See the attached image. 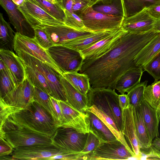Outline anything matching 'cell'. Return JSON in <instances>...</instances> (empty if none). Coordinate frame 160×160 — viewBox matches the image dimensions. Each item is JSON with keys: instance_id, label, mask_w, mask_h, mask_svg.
<instances>
[{"instance_id": "cell-1", "label": "cell", "mask_w": 160, "mask_h": 160, "mask_svg": "<svg viewBox=\"0 0 160 160\" xmlns=\"http://www.w3.org/2000/svg\"><path fill=\"white\" fill-rule=\"evenodd\" d=\"M159 33L152 30L139 34L128 33L102 55L84 59L79 73L88 77L92 88L115 90L122 76L136 66L134 61L135 56Z\"/></svg>"}, {"instance_id": "cell-2", "label": "cell", "mask_w": 160, "mask_h": 160, "mask_svg": "<svg viewBox=\"0 0 160 160\" xmlns=\"http://www.w3.org/2000/svg\"><path fill=\"white\" fill-rule=\"evenodd\" d=\"M4 104L8 112L5 124L28 129L50 137L58 128L51 114L34 101L23 108Z\"/></svg>"}, {"instance_id": "cell-3", "label": "cell", "mask_w": 160, "mask_h": 160, "mask_svg": "<svg viewBox=\"0 0 160 160\" xmlns=\"http://www.w3.org/2000/svg\"><path fill=\"white\" fill-rule=\"evenodd\" d=\"M89 106L94 105L111 118L119 130L123 129L122 110L119 104L118 94L115 89L91 88L88 94Z\"/></svg>"}, {"instance_id": "cell-4", "label": "cell", "mask_w": 160, "mask_h": 160, "mask_svg": "<svg viewBox=\"0 0 160 160\" xmlns=\"http://www.w3.org/2000/svg\"><path fill=\"white\" fill-rule=\"evenodd\" d=\"M15 51L24 64L36 68L43 75L50 88L51 96L66 102L64 89L60 81L61 75L47 64L28 53L21 50Z\"/></svg>"}, {"instance_id": "cell-5", "label": "cell", "mask_w": 160, "mask_h": 160, "mask_svg": "<svg viewBox=\"0 0 160 160\" xmlns=\"http://www.w3.org/2000/svg\"><path fill=\"white\" fill-rule=\"evenodd\" d=\"M77 14L82 19L86 28L94 32L118 29L122 27L124 18L123 16L110 15L98 12L92 6H89Z\"/></svg>"}, {"instance_id": "cell-6", "label": "cell", "mask_w": 160, "mask_h": 160, "mask_svg": "<svg viewBox=\"0 0 160 160\" xmlns=\"http://www.w3.org/2000/svg\"><path fill=\"white\" fill-rule=\"evenodd\" d=\"M0 130L4 131L3 139L14 149L20 146L52 143L51 137L26 128L4 123Z\"/></svg>"}, {"instance_id": "cell-7", "label": "cell", "mask_w": 160, "mask_h": 160, "mask_svg": "<svg viewBox=\"0 0 160 160\" xmlns=\"http://www.w3.org/2000/svg\"><path fill=\"white\" fill-rule=\"evenodd\" d=\"M88 133L79 132L72 128L61 127L57 128L51 138L52 143L64 153H76L83 149Z\"/></svg>"}, {"instance_id": "cell-8", "label": "cell", "mask_w": 160, "mask_h": 160, "mask_svg": "<svg viewBox=\"0 0 160 160\" xmlns=\"http://www.w3.org/2000/svg\"><path fill=\"white\" fill-rule=\"evenodd\" d=\"M47 50L63 73L80 70L84 58L80 51L62 45H54Z\"/></svg>"}, {"instance_id": "cell-9", "label": "cell", "mask_w": 160, "mask_h": 160, "mask_svg": "<svg viewBox=\"0 0 160 160\" xmlns=\"http://www.w3.org/2000/svg\"><path fill=\"white\" fill-rule=\"evenodd\" d=\"M17 8L33 29L65 24L46 12L33 0H25L24 3L18 6Z\"/></svg>"}, {"instance_id": "cell-10", "label": "cell", "mask_w": 160, "mask_h": 160, "mask_svg": "<svg viewBox=\"0 0 160 160\" xmlns=\"http://www.w3.org/2000/svg\"><path fill=\"white\" fill-rule=\"evenodd\" d=\"M132 158H137L134 153L117 139L101 142L93 151L85 156L84 160H124Z\"/></svg>"}, {"instance_id": "cell-11", "label": "cell", "mask_w": 160, "mask_h": 160, "mask_svg": "<svg viewBox=\"0 0 160 160\" xmlns=\"http://www.w3.org/2000/svg\"><path fill=\"white\" fill-rule=\"evenodd\" d=\"M14 50H21L28 53L47 64L62 75V72L52 58L47 50L41 47L34 38L16 32Z\"/></svg>"}, {"instance_id": "cell-12", "label": "cell", "mask_w": 160, "mask_h": 160, "mask_svg": "<svg viewBox=\"0 0 160 160\" xmlns=\"http://www.w3.org/2000/svg\"><path fill=\"white\" fill-rule=\"evenodd\" d=\"M62 154L64 153L52 143L34 144L16 148L11 157L13 160H46L50 157Z\"/></svg>"}, {"instance_id": "cell-13", "label": "cell", "mask_w": 160, "mask_h": 160, "mask_svg": "<svg viewBox=\"0 0 160 160\" xmlns=\"http://www.w3.org/2000/svg\"><path fill=\"white\" fill-rule=\"evenodd\" d=\"M64 123L62 127L72 128L86 134L90 132L88 115L75 109L65 102L59 100Z\"/></svg>"}, {"instance_id": "cell-14", "label": "cell", "mask_w": 160, "mask_h": 160, "mask_svg": "<svg viewBox=\"0 0 160 160\" xmlns=\"http://www.w3.org/2000/svg\"><path fill=\"white\" fill-rule=\"evenodd\" d=\"M41 28L48 34L54 45H62L65 42L84 38L96 32L78 30L66 24L47 26Z\"/></svg>"}, {"instance_id": "cell-15", "label": "cell", "mask_w": 160, "mask_h": 160, "mask_svg": "<svg viewBox=\"0 0 160 160\" xmlns=\"http://www.w3.org/2000/svg\"><path fill=\"white\" fill-rule=\"evenodd\" d=\"M156 19L145 8L134 15L124 17L122 27L128 33L141 34L152 30Z\"/></svg>"}, {"instance_id": "cell-16", "label": "cell", "mask_w": 160, "mask_h": 160, "mask_svg": "<svg viewBox=\"0 0 160 160\" xmlns=\"http://www.w3.org/2000/svg\"><path fill=\"white\" fill-rule=\"evenodd\" d=\"M34 86L27 78L10 94L0 102L10 107L24 108L34 101Z\"/></svg>"}, {"instance_id": "cell-17", "label": "cell", "mask_w": 160, "mask_h": 160, "mask_svg": "<svg viewBox=\"0 0 160 160\" xmlns=\"http://www.w3.org/2000/svg\"><path fill=\"white\" fill-rule=\"evenodd\" d=\"M128 33V32L122 27L93 45L80 51L84 59L99 57L112 48L120 38Z\"/></svg>"}, {"instance_id": "cell-18", "label": "cell", "mask_w": 160, "mask_h": 160, "mask_svg": "<svg viewBox=\"0 0 160 160\" xmlns=\"http://www.w3.org/2000/svg\"><path fill=\"white\" fill-rule=\"evenodd\" d=\"M0 4L7 13L10 21L17 32L34 38V29L26 21L18 6L12 0H0Z\"/></svg>"}, {"instance_id": "cell-19", "label": "cell", "mask_w": 160, "mask_h": 160, "mask_svg": "<svg viewBox=\"0 0 160 160\" xmlns=\"http://www.w3.org/2000/svg\"><path fill=\"white\" fill-rule=\"evenodd\" d=\"M123 129L122 132L129 146L137 158L141 159L142 153L137 137L134 122L133 106L122 110Z\"/></svg>"}, {"instance_id": "cell-20", "label": "cell", "mask_w": 160, "mask_h": 160, "mask_svg": "<svg viewBox=\"0 0 160 160\" xmlns=\"http://www.w3.org/2000/svg\"><path fill=\"white\" fill-rule=\"evenodd\" d=\"M0 58L9 70L17 87L26 78L23 62L13 51L8 50L0 49Z\"/></svg>"}, {"instance_id": "cell-21", "label": "cell", "mask_w": 160, "mask_h": 160, "mask_svg": "<svg viewBox=\"0 0 160 160\" xmlns=\"http://www.w3.org/2000/svg\"><path fill=\"white\" fill-rule=\"evenodd\" d=\"M60 78L64 89L65 102L77 110L86 113L89 107L88 96L78 91L62 75L60 76Z\"/></svg>"}, {"instance_id": "cell-22", "label": "cell", "mask_w": 160, "mask_h": 160, "mask_svg": "<svg viewBox=\"0 0 160 160\" xmlns=\"http://www.w3.org/2000/svg\"><path fill=\"white\" fill-rule=\"evenodd\" d=\"M143 69L136 66L128 70L118 81L115 89L121 94L129 92L140 82Z\"/></svg>"}, {"instance_id": "cell-23", "label": "cell", "mask_w": 160, "mask_h": 160, "mask_svg": "<svg viewBox=\"0 0 160 160\" xmlns=\"http://www.w3.org/2000/svg\"><path fill=\"white\" fill-rule=\"evenodd\" d=\"M160 51V32H159L135 56L134 59L135 66L143 69Z\"/></svg>"}, {"instance_id": "cell-24", "label": "cell", "mask_w": 160, "mask_h": 160, "mask_svg": "<svg viewBox=\"0 0 160 160\" xmlns=\"http://www.w3.org/2000/svg\"><path fill=\"white\" fill-rule=\"evenodd\" d=\"M134 122L141 149H147L151 145V140L143 120L140 106H133Z\"/></svg>"}, {"instance_id": "cell-25", "label": "cell", "mask_w": 160, "mask_h": 160, "mask_svg": "<svg viewBox=\"0 0 160 160\" xmlns=\"http://www.w3.org/2000/svg\"><path fill=\"white\" fill-rule=\"evenodd\" d=\"M140 107L143 120L151 140L159 136V120L156 110L152 108L143 100Z\"/></svg>"}, {"instance_id": "cell-26", "label": "cell", "mask_w": 160, "mask_h": 160, "mask_svg": "<svg viewBox=\"0 0 160 160\" xmlns=\"http://www.w3.org/2000/svg\"><path fill=\"white\" fill-rule=\"evenodd\" d=\"M115 30L98 32L84 38L76 39L65 42L62 45L78 51H81L90 47L108 36Z\"/></svg>"}, {"instance_id": "cell-27", "label": "cell", "mask_w": 160, "mask_h": 160, "mask_svg": "<svg viewBox=\"0 0 160 160\" xmlns=\"http://www.w3.org/2000/svg\"><path fill=\"white\" fill-rule=\"evenodd\" d=\"M90 131L97 135L102 142L112 141L117 138L104 123L96 115L88 111Z\"/></svg>"}, {"instance_id": "cell-28", "label": "cell", "mask_w": 160, "mask_h": 160, "mask_svg": "<svg viewBox=\"0 0 160 160\" xmlns=\"http://www.w3.org/2000/svg\"><path fill=\"white\" fill-rule=\"evenodd\" d=\"M88 111L93 113L100 118L117 139L120 141L131 152L134 153L128 144L122 132L119 130L114 121L111 118L94 105L89 106Z\"/></svg>"}, {"instance_id": "cell-29", "label": "cell", "mask_w": 160, "mask_h": 160, "mask_svg": "<svg viewBox=\"0 0 160 160\" xmlns=\"http://www.w3.org/2000/svg\"><path fill=\"white\" fill-rule=\"evenodd\" d=\"M123 16L129 17L145 8L160 4V0H120Z\"/></svg>"}, {"instance_id": "cell-30", "label": "cell", "mask_w": 160, "mask_h": 160, "mask_svg": "<svg viewBox=\"0 0 160 160\" xmlns=\"http://www.w3.org/2000/svg\"><path fill=\"white\" fill-rule=\"evenodd\" d=\"M0 99H3L17 88L10 72L0 59Z\"/></svg>"}, {"instance_id": "cell-31", "label": "cell", "mask_w": 160, "mask_h": 160, "mask_svg": "<svg viewBox=\"0 0 160 160\" xmlns=\"http://www.w3.org/2000/svg\"><path fill=\"white\" fill-rule=\"evenodd\" d=\"M15 33L9 23L0 13V49L13 51Z\"/></svg>"}, {"instance_id": "cell-32", "label": "cell", "mask_w": 160, "mask_h": 160, "mask_svg": "<svg viewBox=\"0 0 160 160\" xmlns=\"http://www.w3.org/2000/svg\"><path fill=\"white\" fill-rule=\"evenodd\" d=\"M24 65L26 78L29 80L34 86L40 88L50 96L51 91L43 75L34 67Z\"/></svg>"}, {"instance_id": "cell-33", "label": "cell", "mask_w": 160, "mask_h": 160, "mask_svg": "<svg viewBox=\"0 0 160 160\" xmlns=\"http://www.w3.org/2000/svg\"><path fill=\"white\" fill-rule=\"evenodd\" d=\"M43 10L58 20L64 22L65 18L64 7L55 0H33Z\"/></svg>"}, {"instance_id": "cell-34", "label": "cell", "mask_w": 160, "mask_h": 160, "mask_svg": "<svg viewBox=\"0 0 160 160\" xmlns=\"http://www.w3.org/2000/svg\"><path fill=\"white\" fill-rule=\"evenodd\" d=\"M144 99L152 108L156 110L160 103V80H155L144 89Z\"/></svg>"}, {"instance_id": "cell-35", "label": "cell", "mask_w": 160, "mask_h": 160, "mask_svg": "<svg viewBox=\"0 0 160 160\" xmlns=\"http://www.w3.org/2000/svg\"><path fill=\"white\" fill-rule=\"evenodd\" d=\"M148 81L140 82L127 92L130 105L133 106L140 105L144 100V89L147 86Z\"/></svg>"}, {"instance_id": "cell-36", "label": "cell", "mask_w": 160, "mask_h": 160, "mask_svg": "<svg viewBox=\"0 0 160 160\" xmlns=\"http://www.w3.org/2000/svg\"><path fill=\"white\" fill-rule=\"evenodd\" d=\"M50 96L40 88L34 86L33 99L34 101L42 107L52 115Z\"/></svg>"}, {"instance_id": "cell-37", "label": "cell", "mask_w": 160, "mask_h": 160, "mask_svg": "<svg viewBox=\"0 0 160 160\" xmlns=\"http://www.w3.org/2000/svg\"><path fill=\"white\" fill-rule=\"evenodd\" d=\"M65 12L64 23L66 25L80 30L90 31L86 28L82 20L77 14L66 9Z\"/></svg>"}, {"instance_id": "cell-38", "label": "cell", "mask_w": 160, "mask_h": 160, "mask_svg": "<svg viewBox=\"0 0 160 160\" xmlns=\"http://www.w3.org/2000/svg\"><path fill=\"white\" fill-rule=\"evenodd\" d=\"M34 39L39 45L46 50H47L54 45L49 36L42 28H34Z\"/></svg>"}, {"instance_id": "cell-39", "label": "cell", "mask_w": 160, "mask_h": 160, "mask_svg": "<svg viewBox=\"0 0 160 160\" xmlns=\"http://www.w3.org/2000/svg\"><path fill=\"white\" fill-rule=\"evenodd\" d=\"M143 69L152 75L155 80L160 79V51L145 66Z\"/></svg>"}, {"instance_id": "cell-40", "label": "cell", "mask_w": 160, "mask_h": 160, "mask_svg": "<svg viewBox=\"0 0 160 160\" xmlns=\"http://www.w3.org/2000/svg\"><path fill=\"white\" fill-rule=\"evenodd\" d=\"M51 108L52 115L58 128L62 127L64 119L61 108L58 100L50 96Z\"/></svg>"}, {"instance_id": "cell-41", "label": "cell", "mask_w": 160, "mask_h": 160, "mask_svg": "<svg viewBox=\"0 0 160 160\" xmlns=\"http://www.w3.org/2000/svg\"><path fill=\"white\" fill-rule=\"evenodd\" d=\"M102 142L101 139L95 133L90 131L88 133L85 145L81 152L88 154L96 149Z\"/></svg>"}, {"instance_id": "cell-42", "label": "cell", "mask_w": 160, "mask_h": 160, "mask_svg": "<svg viewBox=\"0 0 160 160\" xmlns=\"http://www.w3.org/2000/svg\"><path fill=\"white\" fill-rule=\"evenodd\" d=\"M93 8L95 11L104 14L123 16L122 10H120L118 8L113 5H103L96 6Z\"/></svg>"}, {"instance_id": "cell-43", "label": "cell", "mask_w": 160, "mask_h": 160, "mask_svg": "<svg viewBox=\"0 0 160 160\" xmlns=\"http://www.w3.org/2000/svg\"><path fill=\"white\" fill-rule=\"evenodd\" d=\"M86 154L80 152L76 153H64L57 154L47 158L46 160L60 159L63 160H84Z\"/></svg>"}, {"instance_id": "cell-44", "label": "cell", "mask_w": 160, "mask_h": 160, "mask_svg": "<svg viewBox=\"0 0 160 160\" xmlns=\"http://www.w3.org/2000/svg\"><path fill=\"white\" fill-rule=\"evenodd\" d=\"M146 150L141 151V159L160 160V151L152 144Z\"/></svg>"}, {"instance_id": "cell-45", "label": "cell", "mask_w": 160, "mask_h": 160, "mask_svg": "<svg viewBox=\"0 0 160 160\" xmlns=\"http://www.w3.org/2000/svg\"><path fill=\"white\" fill-rule=\"evenodd\" d=\"M78 82L81 93L88 96V93L91 88L89 79L85 74L79 73Z\"/></svg>"}, {"instance_id": "cell-46", "label": "cell", "mask_w": 160, "mask_h": 160, "mask_svg": "<svg viewBox=\"0 0 160 160\" xmlns=\"http://www.w3.org/2000/svg\"><path fill=\"white\" fill-rule=\"evenodd\" d=\"M79 73V72H65L63 73L62 76L76 89L80 92L78 82Z\"/></svg>"}, {"instance_id": "cell-47", "label": "cell", "mask_w": 160, "mask_h": 160, "mask_svg": "<svg viewBox=\"0 0 160 160\" xmlns=\"http://www.w3.org/2000/svg\"><path fill=\"white\" fill-rule=\"evenodd\" d=\"M0 156H7L12 153L13 148L4 139L0 138Z\"/></svg>"}, {"instance_id": "cell-48", "label": "cell", "mask_w": 160, "mask_h": 160, "mask_svg": "<svg viewBox=\"0 0 160 160\" xmlns=\"http://www.w3.org/2000/svg\"><path fill=\"white\" fill-rule=\"evenodd\" d=\"M88 6V4L82 0H74L72 12L77 14Z\"/></svg>"}, {"instance_id": "cell-49", "label": "cell", "mask_w": 160, "mask_h": 160, "mask_svg": "<svg viewBox=\"0 0 160 160\" xmlns=\"http://www.w3.org/2000/svg\"><path fill=\"white\" fill-rule=\"evenodd\" d=\"M119 106L122 110L129 107L130 104L127 94L118 95Z\"/></svg>"}, {"instance_id": "cell-50", "label": "cell", "mask_w": 160, "mask_h": 160, "mask_svg": "<svg viewBox=\"0 0 160 160\" xmlns=\"http://www.w3.org/2000/svg\"><path fill=\"white\" fill-rule=\"evenodd\" d=\"M150 14L156 19L160 18V4L147 8Z\"/></svg>"}, {"instance_id": "cell-51", "label": "cell", "mask_w": 160, "mask_h": 160, "mask_svg": "<svg viewBox=\"0 0 160 160\" xmlns=\"http://www.w3.org/2000/svg\"><path fill=\"white\" fill-rule=\"evenodd\" d=\"M74 0H62V3L65 9L71 12H72Z\"/></svg>"}, {"instance_id": "cell-52", "label": "cell", "mask_w": 160, "mask_h": 160, "mask_svg": "<svg viewBox=\"0 0 160 160\" xmlns=\"http://www.w3.org/2000/svg\"><path fill=\"white\" fill-rule=\"evenodd\" d=\"M152 30L160 32V18L156 19Z\"/></svg>"}, {"instance_id": "cell-53", "label": "cell", "mask_w": 160, "mask_h": 160, "mask_svg": "<svg viewBox=\"0 0 160 160\" xmlns=\"http://www.w3.org/2000/svg\"><path fill=\"white\" fill-rule=\"evenodd\" d=\"M152 144L160 151V138L157 137L152 141Z\"/></svg>"}, {"instance_id": "cell-54", "label": "cell", "mask_w": 160, "mask_h": 160, "mask_svg": "<svg viewBox=\"0 0 160 160\" xmlns=\"http://www.w3.org/2000/svg\"><path fill=\"white\" fill-rule=\"evenodd\" d=\"M86 2L89 6H92L97 2L100 1V0H82Z\"/></svg>"}, {"instance_id": "cell-55", "label": "cell", "mask_w": 160, "mask_h": 160, "mask_svg": "<svg viewBox=\"0 0 160 160\" xmlns=\"http://www.w3.org/2000/svg\"><path fill=\"white\" fill-rule=\"evenodd\" d=\"M12 1L18 6L22 5L24 3L25 0H12Z\"/></svg>"}, {"instance_id": "cell-56", "label": "cell", "mask_w": 160, "mask_h": 160, "mask_svg": "<svg viewBox=\"0 0 160 160\" xmlns=\"http://www.w3.org/2000/svg\"><path fill=\"white\" fill-rule=\"evenodd\" d=\"M156 112L158 118L160 121V103L156 110Z\"/></svg>"}, {"instance_id": "cell-57", "label": "cell", "mask_w": 160, "mask_h": 160, "mask_svg": "<svg viewBox=\"0 0 160 160\" xmlns=\"http://www.w3.org/2000/svg\"><path fill=\"white\" fill-rule=\"evenodd\" d=\"M55 0L56 1H57V2H59V3H60V4H62L63 6V5L62 3V0Z\"/></svg>"}, {"instance_id": "cell-58", "label": "cell", "mask_w": 160, "mask_h": 160, "mask_svg": "<svg viewBox=\"0 0 160 160\" xmlns=\"http://www.w3.org/2000/svg\"><path fill=\"white\" fill-rule=\"evenodd\" d=\"M103 0H100V1H103Z\"/></svg>"}]
</instances>
